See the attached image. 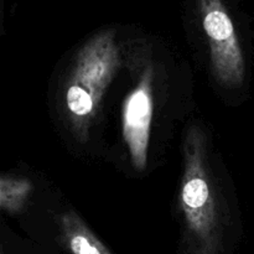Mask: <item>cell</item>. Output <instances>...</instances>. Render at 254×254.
Wrapping results in <instances>:
<instances>
[{
    "mask_svg": "<svg viewBox=\"0 0 254 254\" xmlns=\"http://www.w3.org/2000/svg\"><path fill=\"white\" fill-rule=\"evenodd\" d=\"M34 190V185L25 178L1 176L0 179V207L7 213L22 210Z\"/></svg>",
    "mask_w": 254,
    "mask_h": 254,
    "instance_id": "obj_6",
    "label": "cell"
},
{
    "mask_svg": "<svg viewBox=\"0 0 254 254\" xmlns=\"http://www.w3.org/2000/svg\"><path fill=\"white\" fill-rule=\"evenodd\" d=\"M121 51L113 30H106L77 52L62 93L64 112L79 143L88 140L102 98L121 67Z\"/></svg>",
    "mask_w": 254,
    "mask_h": 254,
    "instance_id": "obj_2",
    "label": "cell"
},
{
    "mask_svg": "<svg viewBox=\"0 0 254 254\" xmlns=\"http://www.w3.org/2000/svg\"><path fill=\"white\" fill-rule=\"evenodd\" d=\"M154 71L146 64L135 86L124 101L122 109V133L134 169L145 170L154 112Z\"/></svg>",
    "mask_w": 254,
    "mask_h": 254,
    "instance_id": "obj_4",
    "label": "cell"
},
{
    "mask_svg": "<svg viewBox=\"0 0 254 254\" xmlns=\"http://www.w3.org/2000/svg\"><path fill=\"white\" fill-rule=\"evenodd\" d=\"M184 221L183 254H221L223 250V212L213 183L207 138L192 126L184 141V174L180 185Z\"/></svg>",
    "mask_w": 254,
    "mask_h": 254,
    "instance_id": "obj_1",
    "label": "cell"
},
{
    "mask_svg": "<svg viewBox=\"0 0 254 254\" xmlns=\"http://www.w3.org/2000/svg\"><path fill=\"white\" fill-rule=\"evenodd\" d=\"M61 231L62 241L71 254H113L76 212L62 215Z\"/></svg>",
    "mask_w": 254,
    "mask_h": 254,
    "instance_id": "obj_5",
    "label": "cell"
},
{
    "mask_svg": "<svg viewBox=\"0 0 254 254\" xmlns=\"http://www.w3.org/2000/svg\"><path fill=\"white\" fill-rule=\"evenodd\" d=\"M203 31L210 45L211 68L225 87H238L246 77V62L235 24L223 0H198Z\"/></svg>",
    "mask_w": 254,
    "mask_h": 254,
    "instance_id": "obj_3",
    "label": "cell"
}]
</instances>
